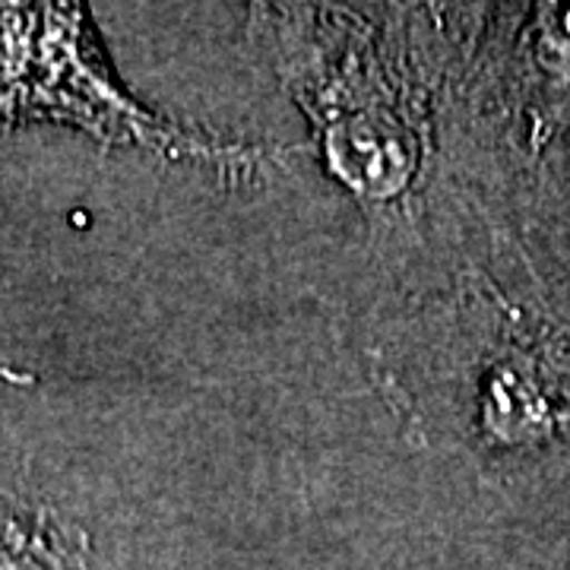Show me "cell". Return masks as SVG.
Instances as JSON below:
<instances>
[{"label":"cell","instance_id":"1","mask_svg":"<svg viewBox=\"0 0 570 570\" xmlns=\"http://www.w3.org/2000/svg\"><path fill=\"white\" fill-rule=\"evenodd\" d=\"M367 371L409 444L523 527L570 520V298L482 219L374 288Z\"/></svg>","mask_w":570,"mask_h":570},{"label":"cell","instance_id":"2","mask_svg":"<svg viewBox=\"0 0 570 570\" xmlns=\"http://www.w3.org/2000/svg\"><path fill=\"white\" fill-rule=\"evenodd\" d=\"M472 3H250L257 45L362 209L377 285L491 216L450 178L444 115Z\"/></svg>","mask_w":570,"mask_h":570},{"label":"cell","instance_id":"3","mask_svg":"<svg viewBox=\"0 0 570 570\" xmlns=\"http://www.w3.org/2000/svg\"><path fill=\"white\" fill-rule=\"evenodd\" d=\"M444 149L456 187L520 225L535 184L570 163V3H472Z\"/></svg>","mask_w":570,"mask_h":570},{"label":"cell","instance_id":"4","mask_svg":"<svg viewBox=\"0 0 570 570\" xmlns=\"http://www.w3.org/2000/svg\"><path fill=\"white\" fill-rule=\"evenodd\" d=\"M32 121L73 127L108 149L140 146L223 175H254L305 153L219 142L159 118L115 77L82 3H0V127Z\"/></svg>","mask_w":570,"mask_h":570},{"label":"cell","instance_id":"5","mask_svg":"<svg viewBox=\"0 0 570 570\" xmlns=\"http://www.w3.org/2000/svg\"><path fill=\"white\" fill-rule=\"evenodd\" d=\"M115 494L39 428L0 419V570H127Z\"/></svg>","mask_w":570,"mask_h":570},{"label":"cell","instance_id":"6","mask_svg":"<svg viewBox=\"0 0 570 570\" xmlns=\"http://www.w3.org/2000/svg\"><path fill=\"white\" fill-rule=\"evenodd\" d=\"M520 232L535 264L570 298V163L535 184L520 216Z\"/></svg>","mask_w":570,"mask_h":570},{"label":"cell","instance_id":"7","mask_svg":"<svg viewBox=\"0 0 570 570\" xmlns=\"http://www.w3.org/2000/svg\"><path fill=\"white\" fill-rule=\"evenodd\" d=\"M491 570H570V520L510 530Z\"/></svg>","mask_w":570,"mask_h":570}]
</instances>
